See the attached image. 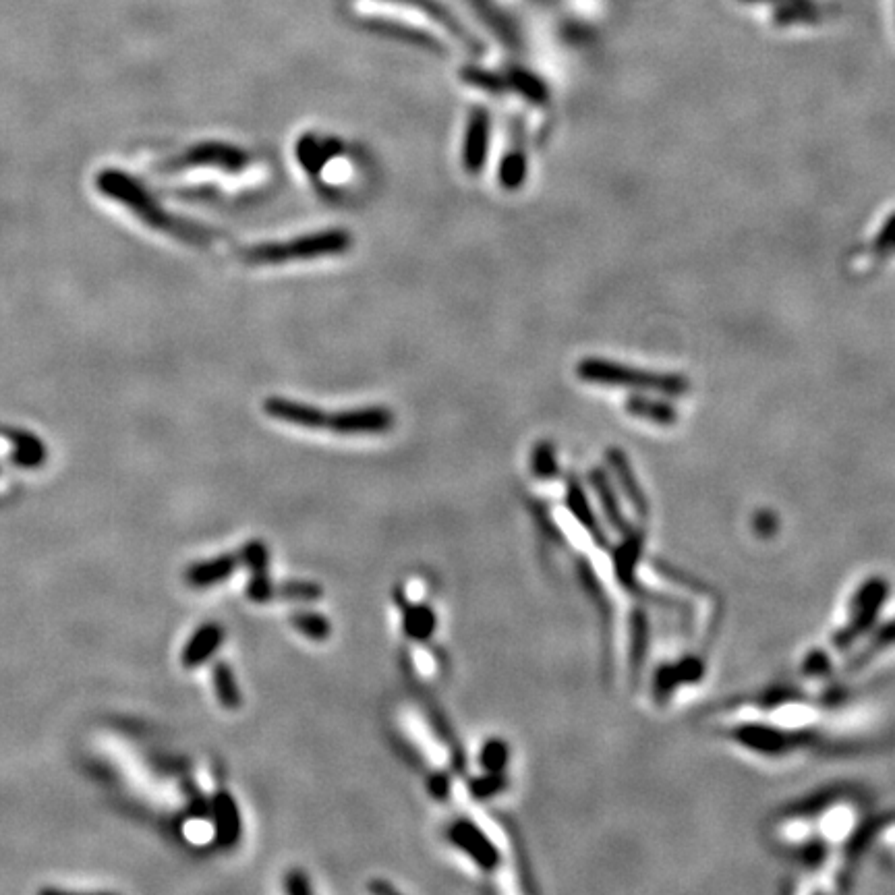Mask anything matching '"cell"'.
<instances>
[{"label":"cell","mask_w":895,"mask_h":895,"mask_svg":"<svg viewBox=\"0 0 895 895\" xmlns=\"http://www.w3.org/2000/svg\"><path fill=\"white\" fill-rule=\"evenodd\" d=\"M353 7L369 23L390 27L425 46L442 48V38H452L479 52V44L463 25L423 0H355Z\"/></svg>","instance_id":"obj_1"},{"label":"cell","mask_w":895,"mask_h":895,"mask_svg":"<svg viewBox=\"0 0 895 895\" xmlns=\"http://www.w3.org/2000/svg\"><path fill=\"white\" fill-rule=\"evenodd\" d=\"M96 187L110 199L119 201L131 214H135L137 220H141L146 226L158 230L162 235H168L187 245H208L212 241V230L199 226L189 220H181L175 214L164 210L158 199L143 187L137 179L129 177L123 170L106 168L96 177Z\"/></svg>","instance_id":"obj_2"},{"label":"cell","mask_w":895,"mask_h":895,"mask_svg":"<svg viewBox=\"0 0 895 895\" xmlns=\"http://www.w3.org/2000/svg\"><path fill=\"white\" fill-rule=\"evenodd\" d=\"M576 378L595 384L628 390H647L663 396H684L690 392V380L678 373H657L637 367H628L616 361L587 357L576 363Z\"/></svg>","instance_id":"obj_3"},{"label":"cell","mask_w":895,"mask_h":895,"mask_svg":"<svg viewBox=\"0 0 895 895\" xmlns=\"http://www.w3.org/2000/svg\"><path fill=\"white\" fill-rule=\"evenodd\" d=\"M353 235L344 228H328L322 233L305 235L299 239L282 243H262L249 247L243 257L253 266H278L288 262H305V259H320L342 255L351 249Z\"/></svg>","instance_id":"obj_4"},{"label":"cell","mask_w":895,"mask_h":895,"mask_svg":"<svg viewBox=\"0 0 895 895\" xmlns=\"http://www.w3.org/2000/svg\"><path fill=\"white\" fill-rule=\"evenodd\" d=\"M446 840L460 854H465L479 871L496 873L502 864L500 848L487 831L469 817H458L446 827Z\"/></svg>","instance_id":"obj_5"},{"label":"cell","mask_w":895,"mask_h":895,"mask_svg":"<svg viewBox=\"0 0 895 895\" xmlns=\"http://www.w3.org/2000/svg\"><path fill=\"white\" fill-rule=\"evenodd\" d=\"M251 156L237 148L230 146V143H220V141H206L199 143V146L189 148L185 154L172 158L164 168L168 172H177V170H187V168H220L226 172H241L247 168Z\"/></svg>","instance_id":"obj_6"},{"label":"cell","mask_w":895,"mask_h":895,"mask_svg":"<svg viewBox=\"0 0 895 895\" xmlns=\"http://www.w3.org/2000/svg\"><path fill=\"white\" fill-rule=\"evenodd\" d=\"M396 423L394 413L382 404L330 413L328 431L336 436H382Z\"/></svg>","instance_id":"obj_7"},{"label":"cell","mask_w":895,"mask_h":895,"mask_svg":"<svg viewBox=\"0 0 895 895\" xmlns=\"http://www.w3.org/2000/svg\"><path fill=\"white\" fill-rule=\"evenodd\" d=\"M564 502L568 512L572 514V518L579 523L587 535L591 537V541L599 547V550H608L610 547V539L608 533H605L599 516L591 504V498L587 494V489L583 487L581 479L570 475L566 481V492H564Z\"/></svg>","instance_id":"obj_8"},{"label":"cell","mask_w":895,"mask_h":895,"mask_svg":"<svg viewBox=\"0 0 895 895\" xmlns=\"http://www.w3.org/2000/svg\"><path fill=\"white\" fill-rule=\"evenodd\" d=\"M264 411L274 421L301 427V429H328V421H330L328 411H324L320 407H313V404H307V402L284 398V396L266 398Z\"/></svg>","instance_id":"obj_9"},{"label":"cell","mask_w":895,"mask_h":895,"mask_svg":"<svg viewBox=\"0 0 895 895\" xmlns=\"http://www.w3.org/2000/svg\"><path fill=\"white\" fill-rule=\"evenodd\" d=\"M489 137H492V114H489L487 108H475L467 123L463 146V168L467 175L477 177L483 172L489 150Z\"/></svg>","instance_id":"obj_10"},{"label":"cell","mask_w":895,"mask_h":895,"mask_svg":"<svg viewBox=\"0 0 895 895\" xmlns=\"http://www.w3.org/2000/svg\"><path fill=\"white\" fill-rule=\"evenodd\" d=\"M643 533L641 531H626L620 539V543L614 545L612 550V564H614V574L616 581L634 595H645L647 591L639 585L637 579V566L643 554Z\"/></svg>","instance_id":"obj_11"},{"label":"cell","mask_w":895,"mask_h":895,"mask_svg":"<svg viewBox=\"0 0 895 895\" xmlns=\"http://www.w3.org/2000/svg\"><path fill=\"white\" fill-rule=\"evenodd\" d=\"M396 603L402 612V632L413 643H429L438 628V614L427 603H413L404 595V589H396Z\"/></svg>","instance_id":"obj_12"},{"label":"cell","mask_w":895,"mask_h":895,"mask_svg":"<svg viewBox=\"0 0 895 895\" xmlns=\"http://www.w3.org/2000/svg\"><path fill=\"white\" fill-rule=\"evenodd\" d=\"M605 463L610 465L614 477L618 479L620 489L624 492V496L628 498V502L632 504V508L639 512V516H647L649 514V502L645 498V492H643V487H641L637 475H634V471L630 467V460L624 454V450L618 448V446H610L608 450H605Z\"/></svg>","instance_id":"obj_13"},{"label":"cell","mask_w":895,"mask_h":895,"mask_svg":"<svg viewBox=\"0 0 895 895\" xmlns=\"http://www.w3.org/2000/svg\"><path fill=\"white\" fill-rule=\"evenodd\" d=\"M214 825L216 844L224 850L235 848L243 835V819L235 798L228 792H218L214 798Z\"/></svg>","instance_id":"obj_14"},{"label":"cell","mask_w":895,"mask_h":895,"mask_svg":"<svg viewBox=\"0 0 895 895\" xmlns=\"http://www.w3.org/2000/svg\"><path fill=\"white\" fill-rule=\"evenodd\" d=\"M589 485H591V489L597 496V502H599V506L603 510L605 521H608L614 527V531H618L620 535L630 531L632 525L626 521L620 498H618V492H616V487H614L610 475L605 473L601 467L591 469L589 471Z\"/></svg>","instance_id":"obj_15"},{"label":"cell","mask_w":895,"mask_h":895,"mask_svg":"<svg viewBox=\"0 0 895 895\" xmlns=\"http://www.w3.org/2000/svg\"><path fill=\"white\" fill-rule=\"evenodd\" d=\"M241 566L239 554H220L216 558L197 562L187 570V583L195 589H208L228 581Z\"/></svg>","instance_id":"obj_16"},{"label":"cell","mask_w":895,"mask_h":895,"mask_svg":"<svg viewBox=\"0 0 895 895\" xmlns=\"http://www.w3.org/2000/svg\"><path fill=\"white\" fill-rule=\"evenodd\" d=\"M527 179V154H525V141H523V125L516 121L512 127V137L508 152L500 166V185L506 191L521 189Z\"/></svg>","instance_id":"obj_17"},{"label":"cell","mask_w":895,"mask_h":895,"mask_svg":"<svg viewBox=\"0 0 895 895\" xmlns=\"http://www.w3.org/2000/svg\"><path fill=\"white\" fill-rule=\"evenodd\" d=\"M222 641H224V628L218 622L204 624L199 630H195V634L189 639L181 655L183 666L189 670L204 666V663L220 649Z\"/></svg>","instance_id":"obj_18"},{"label":"cell","mask_w":895,"mask_h":895,"mask_svg":"<svg viewBox=\"0 0 895 895\" xmlns=\"http://www.w3.org/2000/svg\"><path fill=\"white\" fill-rule=\"evenodd\" d=\"M649 639H651L649 618L641 608H634L630 614V649H628V668L634 680L639 678L645 666V659L649 653Z\"/></svg>","instance_id":"obj_19"},{"label":"cell","mask_w":895,"mask_h":895,"mask_svg":"<svg viewBox=\"0 0 895 895\" xmlns=\"http://www.w3.org/2000/svg\"><path fill=\"white\" fill-rule=\"evenodd\" d=\"M624 409L630 417H637L643 421H651L655 425H674L678 421V411L666 400H655L647 396H630L624 404Z\"/></svg>","instance_id":"obj_20"},{"label":"cell","mask_w":895,"mask_h":895,"mask_svg":"<svg viewBox=\"0 0 895 895\" xmlns=\"http://www.w3.org/2000/svg\"><path fill=\"white\" fill-rule=\"evenodd\" d=\"M827 15V9L813 3V0H794V3L777 5L773 11V23L779 27L790 25H811L821 23Z\"/></svg>","instance_id":"obj_21"},{"label":"cell","mask_w":895,"mask_h":895,"mask_svg":"<svg viewBox=\"0 0 895 895\" xmlns=\"http://www.w3.org/2000/svg\"><path fill=\"white\" fill-rule=\"evenodd\" d=\"M7 438H9L11 450H13V454H11L13 463H17L19 467L36 469L46 460L44 444L36 436H32V433L9 431Z\"/></svg>","instance_id":"obj_22"},{"label":"cell","mask_w":895,"mask_h":895,"mask_svg":"<svg viewBox=\"0 0 895 895\" xmlns=\"http://www.w3.org/2000/svg\"><path fill=\"white\" fill-rule=\"evenodd\" d=\"M212 678H214V690H216L218 703L226 711H237L243 705V695H241V688L237 684L233 668H230L228 663L220 661L214 666Z\"/></svg>","instance_id":"obj_23"},{"label":"cell","mask_w":895,"mask_h":895,"mask_svg":"<svg viewBox=\"0 0 895 895\" xmlns=\"http://www.w3.org/2000/svg\"><path fill=\"white\" fill-rule=\"evenodd\" d=\"M288 620H291V626L301 634V637L313 643H326L332 637V622L320 612L295 610Z\"/></svg>","instance_id":"obj_24"},{"label":"cell","mask_w":895,"mask_h":895,"mask_svg":"<svg viewBox=\"0 0 895 895\" xmlns=\"http://www.w3.org/2000/svg\"><path fill=\"white\" fill-rule=\"evenodd\" d=\"M508 786L510 777L506 775V771H483L481 775L471 777L467 784L471 798L477 802H485L500 796L502 792L508 790Z\"/></svg>","instance_id":"obj_25"},{"label":"cell","mask_w":895,"mask_h":895,"mask_svg":"<svg viewBox=\"0 0 895 895\" xmlns=\"http://www.w3.org/2000/svg\"><path fill=\"white\" fill-rule=\"evenodd\" d=\"M529 469L535 479L539 481H552L560 475V463H558V450L552 442H539L535 444L529 460Z\"/></svg>","instance_id":"obj_26"},{"label":"cell","mask_w":895,"mask_h":895,"mask_svg":"<svg viewBox=\"0 0 895 895\" xmlns=\"http://www.w3.org/2000/svg\"><path fill=\"white\" fill-rule=\"evenodd\" d=\"M477 763L483 771H506L510 763V744L500 736L487 738L481 744Z\"/></svg>","instance_id":"obj_27"},{"label":"cell","mask_w":895,"mask_h":895,"mask_svg":"<svg viewBox=\"0 0 895 895\" xmlns=\"http://www.w3.org/2000/svg\"><path fill=\"white\" fill-rule=\"evenodd\" d=\"M276 599L291 603H315L324 599V587L315 581L291 579L282 585H276Z\"/></svg>","instance_id":"obj_28"},{"label":"cell","mask_w":895,"mask_h":895,"mask_svg":"<svg viewBox=\"0 0 895 895\" xmlns=\"http://www.w3.org/2000/svg\"><path fill=\"white\" fill-rule=\"evenodd\" d=\"M239 556H241V564L251 572V576L270 574V570H268L270 552H268V545L264 541H259V539L247 541Z\"/></svg>","instance_id":"obj_29"},{"label":"cell","mask_w":895,"mask_h":895,"mask_svg":"<svg viewBox=\"0 0 895 895\" xmlns=\"http://www.w3.org/2000/svg\"><path fill=\"white\" fill-rule=\"evenodd\" d=\"M510 88H514L518 94H523L529 102L535 104H543L547 100V90L543 88V83H539L535 77L523 73V71H514L508 79Z\"/></svg>","instance_id":"obj_30"},{"label":"cell","mask_w":895,"mask_h":895,"mask_svg":"<svg viewBox=\"0 0 895 895\" xmlns=\"http://www.w3.org/2000/svg\"><path fill=\"white\" fill-rule=\"evenodd\" d=\"M425 788L433 800L448 802L452 794V777L448 771H431L425 779Z\"/></svg>","instance_id":"obj_31"},{"label":"cell","mask_w":895,"mask_h":895,"mask_svg":"<svg viewBox=\"0 0 895 895\" xmlns=\"http://www.w3.org/2000/svg\"><path fill=\"white\" fill-rule=\"evenodd\" d=\"M463 79H467L471 85H477V88H481L485 92H492V94H502L508 88V81H504L492 73H485V71H475V69L463 71Z\"/></svg>","instance_id":"obj_32"},{"label":"cell","mask_w":895,"mask_h":895,"mask_svg":"<svg viewBox=\"0 0 895 895\" xmlns=\"http://www.w3.org/2000/svg\"><path fill=\"white\" fill-rule=\"evenodd\" d=\"M284 891L288 895H311L313 887H311V881L305 871L293 869L284 877Z\"/></svg>","instance_id":"obj_33"},{"label":"cell","mask_w":895,"mask_h":895,"mask_svg":"<svg viewBox=\"0 0 895 895\" xmlns=\"http://www.w3.org/2000/svg\"><path fill=\"white\" fill-rule=\"evenodd\" d=\"M873 247H875V253H879V255L895 253V214H891V218L885 222Z\"/></svg>","instance_id":"obj_34"},{"label":"cell","mask_w":895,"mask_h":895,"mask_svg":"<svg viewBox=\"0 0 895 895\" xmlns=\"http://www.w3.org/2000/svg\"><path fill=\"white\" fill-rule=\"evenodd\" d=\"M367 891L373 893V895H396V893H398V889H396L392 883L384 881V879H375V881H371V883L367 885Z\"/></svg>","instance_id":"obj_35"},{"label":"cell","mask_w":895,"mask_h":895,"mask_svg":"<svg viewBox=\"0 0 895 895\" xmlns=\"http://www.w3.org/2000/svg\"><path fill=\"white\" fill-rule=\"evenodd\" d=\"M742 3H750V5H761V3H767V5H786V3H794V0H742Z\"/></svg>","instance_id":"obj_36"}]
</instances>
